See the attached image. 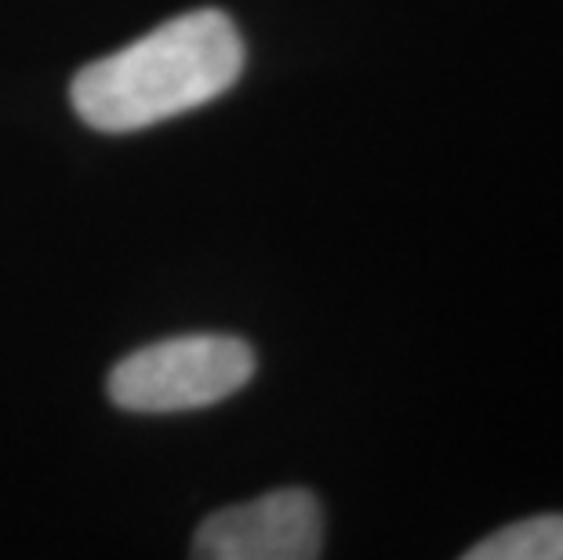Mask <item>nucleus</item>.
Returning <instances> with one entry per match:
<instances>
[{"mask_svg": "<svg viewBox=\"0 0 563 560\" xmlns=\"http://www.w3.org/2000/svg\"><path fill=\"white\" fill-rule=\"evenodd\" d=\"M244 74V41L225 11L200 8L167 19L121 52L84 66L69 99L77 117L106 135L153 128L200 110Z\"/></svg>", "mask_w": 563, "mask_h": 560, "instance_id": "f257e3e1", "label": "nucleus"}, {"mask_svg": "<svg viewBox=\"0 0 563 560\" xmlns=\"http://www.w3.org/2000/svg\"><path fill=\"white\" fill-rule=\"evenodd\" d=\"M255 375V353L233 336H183L128 353L110 372L117 408L142 415L211 408Z\"/></svg>", "mask_w": 563, "mask_h": 560, "instance_id": "f03ea898", "label": "nucleus"}, {"mask_svg": "<svg viewBox=\"0 0 563 560\" xmlns=\"http://www.w3.org/2000/svg\"><path fill=\"white\" fill-rule=\"evenodd\" d=\"M323 550V514L306 487H277L251 503L211 514L197 528L203 560H313Z\"/></svg>", "mask_w": 563, "mask_h": 560, "instance_id": "7ed1b4c3", "label": "nucleus"}, {"mask_svg": "<svg viewBox=\"0 0 563 560\" xmlns=\"http://www.w3.org/2000/svg\"><path fill=\"white\" fill-rule=\"evenodd\" d=\"M470 560H563V514H538L509 524L484 542H476Z\"/></svg>", "mask_w": 563, "mask_h": 560, "instance_id": "20e7f679", "label": "nucleus"}]
</instances>
